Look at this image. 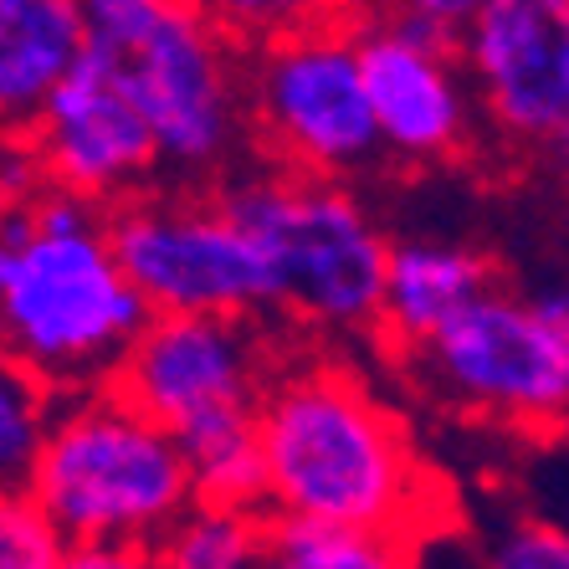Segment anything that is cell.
Returning <instances> with one entry per match:
<instances>
[{"label":"cell","instance_id":"cell-2","mask_svg":"<svg viewBox=\"0 0 569 569\" xmlns=\"http://www.w3.org/2000/svg\"><path fill=\"white\" fill-rule=\"evenodd\" d=\"M144 323L103 206L37 174L0 186V345L67 396L113 380Z\"/></svg>","mask_w":569,"mask_h":569},{"label":"cell","instance_id":"cell-5","mask_svg":"<svg viewBox=\"0 0 569 569\" xmlns=\"http://www.w3.org/2000/svg\"><path fill=\"white\" fill-rule=\"evenodd\" d=\"M82 52L113 72L159 149V170L216 186L247 154L241 52L196 0H78Z\"/></svg>","mask_w":569,"mask_h":569},{"label":"cell","instance_id":"cell-12","mask_svg":"<svg viewBox=\"0 0 569 569\" xmlns=\"http://www.w3.org/2000/svg\"><path fill=\"white\" fill-rule=\"evenodd\" d=\"M21 149L37 180L93 200L103 211L154 190L164 174L144 119L93 52H78V62L52 82V93L41 98L37 119L21 133Z\"/></svg>","mask_w":569,"mask_h":569},{"label":"cell","instance_id":"cell-15","mask_svg":"<svg viewBox=\"0 0 569 569\" xmlns=\"http://www.w3.org/2000/svg\"><path fill=\"white\" fill-rule=\"evenodd\" d=\"M267 549V508L190 498L149 539L154 569H257Z\"/></svg>","mask_w":569,"mask_h":569},{"label":"cell","instance_id":"cell-16","mask_svg":"<svg viewBox=\"0 0 569 569\" xmlns=\"http://www.w3.org/2000/svg\"><path fill=\"white\" fill-rule=\"evenodd\" d=\"M257 569H421V543L400 533L267 513V549Z\"/></svg>","mask_w":569,"mask_h":569},{"label":"cell","instance_id":"cell-11","mask_svg":"<svg viewBox=\"0 0 569 569\" xmlns=\"http://www.w3.org/2000/svg\"><path fill=\"white\" fill-rule=\"evenodd\" d=\"M477 123L518 159L569 144V0H477L457 31Z\"/></svg>","mask_w":569,"mask_h":569},{"label":"cell","instance_id":"cell-18","mask_svg":"<svg viewBox=\"0 0 569 569\" xmlns=\"http://www.w3.org/2000/svg\"><path fill=\"white\" fill-rule=\"evenodd\" d=\"M196 6L211 16V27L221 31L237 52H252L262 41L323 16L333 0H196Z\"/></svg>","mask_w":569,"mask_h":569},{"label":"cell","instance_id":"cell-22","mask_svg":"<svg viewBox=\"0 0 569 569\" xmlns=\"http://www.w3.org/2000/svg\"><path fill=\"white\" fill-rule=\"evenodd\" d=\"M380 11H396L406 21H421V27L441 31V37H457L467 27V16L477 11V0H370Z\"/></svg>","mask_w":569,"mask_h":569},{"label":"cell","instance_id":"cell-10","mask_svg":"<svg viewBox=\"0 0 569 569\" xmlns=\"http://www.w3.org/2000/svg\"><path fill=\"white\" fill-rule=\"evenodd\" d=\"M345 11L355 27L359 78H365L385 164L441 170L472 154L482 123L457 57V37L380 11L370 0H355Z\"/></svg>","mask_w":569,"mask_h":569},{"label":"cell","instance_id":"cell-20","mask_svg":"<svg viewBox=\"0 0 569 569\" xmlns=\"http://www.w3.org/2000/svg\"><path fill=\"white\" fill-rule=\"evenodd\" d=\"M482 569H569V533L555 518H508Z\"/></svg>","mask_w":569,"mask_h":569},{"label":"cell","instance_id":"cell-8","mask_svg":"<svg viewBox=\"0 0 569 569\" xmlns=\"http://www.w3.org/2000/svg\"><path fill=\"white\" fill-rule=\"evenodd\" d=\"M241 98L247 149L262 154V164L345 186L385 170L355 57V27L339 0L303 27L241 52Z\"/></svg>","mask_w":569,"mask_h":569},{"label":"cell","instance_id":"cell-4","mask_svg":"<svg viewBox=\"0 0 569 569\" xmlns=\"http://www.w3.org/2000/svg\"><path fill=\"white\" fill-rule=\"evenodd\" d=\"M231 221L267 267V323L303 333V345L370 339L390 231L345 180L247 164L216 180Z\"/></svg>","mask_w":569,"mask_h":569},{"label":"cell","instance_id":"cell-13","mask_svg":"<svg viewBox=\"0 0 569 569\" xmlns=\"http://www.w3.org/2000/svg\"><path fill=\"white\" fill-rule=\"evenodd\" d=\"M503 282V267L488 247L462 237H390L380 282V313H375V345L390 359L411 355L421 339L447 323L477 292Z\"/></svg>","mask_w":569,"mask_h":569},{"label":"cell","instance_id":"cell-1","mask_svg":"<svg viewBox=\"0 0 569 569\" xmlns=\"http://www.w3.org/2000/svg\"><path fill=\"white\" fill-rule=\"evenodd\" d=\"M262 508L421 543L451 518L411 421L339 345H282L257 400Z\"/></svg>","mask_w":569,"mask_h":569},{"label":"cell","instance_id":"cell-21","mask_svg":"<svg viewBox=\"0 0 569 569\" xmlns=\"http://www.w3.org/2000/svg\"><path fill=\"white\" fill-rule=\"evenodd\" d=\"M57 569H154L149 543H67V555Z\"/></svg>","mask_w":569,"mask_h":569},{"label":"cell","instance_id":"cell-19","mask_svg":"<svg viewBox=\"0 0 569 569\" xmlns=\"http://www.w3.org/2000/svg\"><path fill=\"white\" fill-rule=\"evenodd\" d=\"M62 555V533L41 518L27 492L0 488V569H57Z\"/></svg>","mask_w":569,"mask_h":569},{"label":"cell","instance_id":"cell-7","mask_svg":"<svg viewBox=\"0 0 569 569\" xmlns=\"http://www.w3.org/2000/svg\"><path fill=\"white\" fill-rule=\"evenodd\" d=\"M416 390L518 437H559L569 416V292L565 282L477 292L431 339L400 355Z\"/></svg>","mask_w":569,"mask_h":569},{"label":"cell","instance_id":"cell-17","mask_svg":"<svg viewBox=\"0 0 569 569\" xmlns=\"http://www.w3.org/2000/svg\"><path fill=\"white\" fill-rule=\"evenodd\" d=\"M57 390L0 345V488H21L52 426Z\"/></svg>","mask_w":569,"mask_h":569},{"label":"cell","instance_id":"cell-9","mask_svg":"<svg viewBox=\"0 0 569 569\" xmlns=\"http://www.w3.org/2000/svg\"><path fill=\"white\" fill-rule=\"evenodd\" d=\"M108 241L149 313L267 318V267L211 186L108 206Z\"/></svg>","mask_w":569,"mask_h":569},{"label":"cell","instance_id":"cell-14","mask_svg":"<svg viewBox=\"0 0 569 569\" xmlns=\"http://www.w3.org/2000/svg\"><path fill=\"white\" fill-rule=\"evenodd\" d=\"M82 52L78 0H0V133L21 139Z\"/></svg>","mask_w":569,"mask_h":569},{"label":"cell","instance_id":"cell-3","mask_svg":"<svg viewBox=\"0 0 569 569\" xmlns=\"http://www.w3.org/2000/svg\"><path fill=\"white\" fill-rule=\"evenodd\" d=\"M278 355L267 318L149 313L108 385L174 437L196 498L262 508L257 400Z\"/></svg>","mask_w":569,"mask_h":569},{"label":"cell","instance_id":"cell-6","mask_svg":"<svg viewBox=\"0 0 569 569\" xmlns=\"http://www.w3.org/2000/svg\"><path fill=\"white\" fill-rule=\"evenodd\" d=\"M21 492L62 543H149L196 498L174 437L113 385L57 396Z\"/></svg>","mask_w":569,"mask_h":569},{"label":"cell","instance_id":"cell-23","mask_svg":"<svg viewBox=\"0 0 569 569\" xmlns=\"http://www.w3.org/2000/svg\"><path fill=\"white\" fill-rule=\"evenodd\" d=\"M31 170V159L27 149H21V139H11V133H0V186H11V180H27Z\"/></svg>","mask_w":569,"mask_h":569}]
</instances>
